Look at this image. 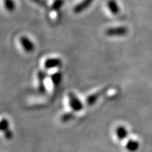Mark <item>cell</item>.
Instances as JSON below:
<instances>
[{"instance_id":"6da1fadb","label":"cell","mask_w":152,"mask_h":152,"mask_svg":"<svg viewBox=\"0 0 152 152\" xmlns=\"http://www.w3.org/2000/svg\"><path fill=\"white\" fill-rule=\"evenodd\" d=\"M128 33V28L125 26H117L107 28L104 32L108 37H123Z\"/></svg>"},{"instance_id":"7a4b0ae2","label":"cell","mask_w":152,"mask_h":152,"mask_svg":"<svg viewBox=\"0 0 152 152\" xmlns=\"http://www.w3.org/2000/svg\"><path fill=\"white\" fill-rule=\"evenodd\" d=\"M19 41H20V45L23 48L25 52L27 53H31L33 52L34 49H35V45L28 37L22 36L19 39Z\"/></svg>"},{"instance_id":"3957f363","label":"cell","mask_w":152,"mask_h":152,"mask_svg":"<svg viewBox=\"0 0 152 152\" xmlns=\"http://www.w3.org/2000/svg\"><path fill=\"white\" fill-rule=\"evenodd\" d=\"M94 0H83L80 2L75 6L73 8V12L76 14H80L83 11L86 10L92 4Z\"/></svg>"},{"instance_id":"277c9868","label":"cell","mask_w":152,"mask_h":152,"mask_svg":"<svg viewBox=\"0 0 152 152\" xmlns=\"http://www.w3.org/2000/svg\"><path fill=\"white\" fill-rule=\"evenodd\" d=\"M62 61L58 58H48L45 61L44 66L46 69H52L56 67H58L61 65Z\"/></svg>"},{"instance_id":"5b68a950","label":"cell","mask_w":152,"mask_h":152,"mask_svg":"<svg viewBox=\"0 0 152 152\" xmlns=\"http://www.w3.org/2000/svg\"><path fill=\"white\" fill-rule=\"evenodd\" d=\"M106 5H107V7L110 11V12L113 15L118 14L120 11H121V9H120L119 6L115 0H109L107 1Z\"/></svg>"},{"instance_id":"8992f818","label":"cell","mask_w":152,"mask_h":152,"mask_svg":"<svg viewBox=\"0 0 152 152\" xmlns=\"http://www.w3.org/2000/svg\"><path fill=\"white\" fill-rule=\"evenodd\" d=\"M46 77V73L42 71H39L37 73L38 80H39V89L41 92H45V85H44V80Z\"/></svg>"},{"instance_id":"52a82bcc","label":"cell","mask_w":152,"mask_h":152,"mask_svg":"<svg viewBox=\"0 0 152 152\" xmlns=\"http://www.w3.org/2000/svg\"><path fill=\"white\" fill-rule=\"evenodd\" d=\"M5 9L9 12H13L16 9V4L14 0H4Z\"/></svg>"},{"instance_id":"ba28073f","label":"cell","mask_w":152,"mask_h":152,"mask_svg":"<svg viewBox=\"0 0 152 152\" xmlns=\"http://www.w3.org/2000/svg\"><path fill=\"white\" fill-rule=\"evenodd\" d=\"M64 4V0H55L52 5V9L53 11H58L63 7Z\"/></svg>"},{"instance_id":"9c48e42d","label":"cell","mask_w":152,"mask_h":152,"mask_svg":"<svg viewBox=\"0 0 152 152\" xmlns=\"http://www.w3.org/2000/svg\"><path fill=\"white\" fill-rule=\"evenodd\" d=\"M62 78V74L60 72H57V73H55L54 75L52 76V80L54 83V85H58L60 83L61 80Z\"/></svg>"},{"instance_id":"30bf717a","label":"cell","mask_w":152,"mask_h":152,"mask_svg":"<svg viewBox=\"0 0 152 152\" xmlns=\"http://www.w3.org/2000/svg\"><path fill=\"white\" fill-rule=\"evenodd\" d=\"M30 1H31L32 2H33L34 4H35L38 5L39 7H42L44 9H48L49 8L48 4H47V3L45 1V0H30Z\"/></svg>"}]
</instances>
